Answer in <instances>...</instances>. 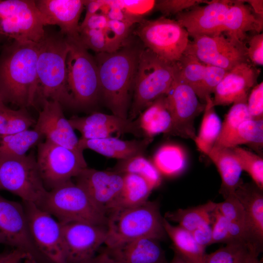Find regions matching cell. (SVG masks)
I'll use <instances>...</instances> for the list:
<instances>
[{
  "label": "cell",
  "mask_w": 263,
  "mask_h": 263,
  "mask_svg": "<svg viewBox=\"0 0 263 263\" xmlns=\"http://www.w3.org/2000/svg\"><path fill=\"white\" fill-rule=\"evenodd\" d=\"M152 139L143 138L140 139L123 140L110 136L97 139H79V143L83 151L88 149L103 156L120 160L143 154Z\"/></svg>",
  "instance_id": "26"
},
{
  "label": "cell",
  "mask_w": 263,
  "mask_h": 263,
  "mask_svg": "<svg viewBox=\"0 0 263 263\" xmlns=\"http://www.w3.org/2000/svg\"><path fill=\"white\" fill-rule=\"evenodd\" d=\"M69 121L73 129L81 133V139H101L112 136L114 133H131L146 138L137 119H125L113 114L95 112L85 116H74Z\"/></svg>",
  "instance_id": "18"
},
{
  "label": "cell",
  "mask_w": 263,
  "mask_h": 263,
  "mask_svg": "<svg viewBox=\"0 0 263 263\" xmlns=\"http://www.w3.org/2000/svg\"><path fill=\"white\" fill-rule=\"evenodd\" d=\"M216 208L228 222L240 225L247 230L244 210L235 193L216 203Z\"/></svg>",
  "instance_id": "43"
},
{
  "label": "cell",
  "mask_w": 263,
  "mask_h": 263,
  "mask_svg": "<svg viewBox=\"0 0 263 263\" xmlns=\"http://www.w3.org/2000/svg\"><path fill=\"white\" fill-rule=\"evenodd\" d=\"M108 19L104 14L98 12L86 19H83L79 29L104 30L108 24Z\"/></svg>",
  "instance_id": "53"
},
{
  "label": "cell",
  "mask_w": 263,
  "mask_h": 263,
  "mask_svg": "<svg viewBox=\"0 0 263 263\" xmlns=\"http://www.w3.org/2000/svg\"><path fill=\"white\" fill-rule=\"evenodd\" d=\"M176 76L190 86L200 98L206 64L185 52L176 63Z\"/></svg>",
  "instance_id": "37"
},
{
  "label": "cell",
  "mask_w": 263,
  "mask_h": 263,
  "mask_svg": "<svg viewBox=\"0 0 263 263\" xmlns=\"http://www.w3.org/2000/svg\"><path fill=\"white\" fill-rule=\"evenodd\" d=\"M138 24L135 34L145 48L166 62L176 63L190 42L187 31L176 20L163 16Z\"/></svg>",
  "instance_id": "9"
},
{
  "label": "cell",
  "mask_w": 263,
  "mask_h": 263,
  "mask_svg": "<svg viewBox=\"0 0 263 263\" xmlns=\"http://www.w3.org/2000/svg\"><path fill=\"white\" fill-rule=\"evenodd\" d=\"M104 5L103 0H84V5L86 9V14L84 19L95 14L100 11Z\"/></svg>",
  "instance_id": "55"
},
{
  "label": "cell",
  "mask_w": 263,
  "mask_h": 263,
  "mask_svg": "<svg viewBox=\"0 0 263 263\" xmlns=\"http://www.w3.org/2000/svg\"><path fill=\"white\" fill-rule=\"evenodd\" d=\"M216 167L221 178L220 193L225 199L235 193L242 184L243 170L230 148L214 146L207 155Z\"/></svg>",
  "instance_id": "27"
},
{
  "label": "cell",
  "mask_w": 263,
  "mask_h": 263,
  "mask_svg": "<svg viewBox=\"0 0 263 263\" xmlns=\"http://www.w3.org/2000/svg\"><path fill=\"white\" fill-rule=\"evenodd\" d=\"M169 263H188L179 255L174 252L173 257L171 261Z\"/></svg>",
  "instance_id": "58"
},
{
  "label": "cell",
  "mask_w": 263,
  "mask_h": 263,
  "mask_svg": "<svg viewBox=\"0 0 263 263\" xmlns=\"http://www.w3.org/2000/svg\"><path fill=\"white\" fill-rule=\"evenodd\" d=\"M137 120L146 138H153L161 133L169 134L172 122L166 95L159 97L148 106L139 115Z\"/></svg>",
  "instance_id": "28"
},
{
  "label": "cell",
  "mask_w": 263,
  "mask_h": 263,
  "mask_svg": "<svg viewBox=\"0 0 263 263\" xmlns=\"http://www.w3.org/2000/svg\"><path fill=\"white\" fill-rule=\"evenodd\" d=\"M176 63L166 62L145 48L140 51L130 119L134 120L159 97L166 95L176 76Z\"/></svg>",
  "instance_id": "5"
},
{
  "label": "cell",
  "mask_w": 263,
  "mask_h": 263,
  "mask_svg": "<svg viewBox=\"0 0 263 263\" xmlns=\"http://www.w3.org/2000/svg\"><path fill=\"white\" fill-rule=\"evenodd\" d=\"M166 97L172 122L169 134L194 140L196 136L194 120L204 111L205 104L199 101L194 90L176 75Z\"/></svg>",
  "instance_id": "14"
},
{
  "label": "cell",
  "mask_w": 263,
  "mask_h": 263,
  "mask_svg": "<svg viewBox=\"0 0 263 263\" xmlns=\"http://www.w3.org/2000/svg\"><path fill=\"white\" fill-rule=\"evenodd\" d=\"M105 244L112 249L141 238L159 241L167 237L158 203L147 201L139 206L109 212Z\"/></svg>",
  "instance_id": "4"
},
{
  "label": "cell",
  "mask_w": 263,
  "mask_h": 263,
  "mask_svg": "<svg viewBox=\"0 0 263 263\" xmlns=\"http://www.w3.org/2000/svg\"><path fill=\"white\" fill-rule=\"evenodd\" d=\"M8 191L22 202L38 206L48 190L31 152L19 157L0 158V190Z\"/></svg>",
  "instance_id": "8"
},
{
  "label": "cell",
  "mask_w": 263,
  "mask_h": 263,
  "mask_svg": "<svg viewBox=\"0 0 263 263\" xmlns=\"http://www.w3.org/2000/svg\"><path fill=\"white\" fill-rule=\"evenodd\" d=\"M258 256L256 255L253 256L249 263H263L262 262L258 259Z\"/></svg>",
  "instance_id": "60"
},
{
  "label": "cell",
  "mask_w": 263,
  "mask_h": 263,
  "mask_svg": "<svg viewBox=\"0 0 263 263\" xmlns=\"http://www.w3.org/2000/svg\"><path fill=\"white\" fill-rule=\"evenodd\" d=\"M119 5L128 12L138 16L154 8L155 0H117Z\"/></svg>",
  "instance_id": "51"
},
{
  "label": "cell",
  "mask_w": 263,
  "mask_h": 263,
  "mask_svg": "<svg viewBox=\"0 0 263 263\" xmlns=\"http://www.w3.org/2000/svg\"><path fill=\"white\" fill-rule=\"evenodd\" d=\"M45 26L35 0H0V37L13 41L39 42Z\"/></svg>",
  "instance_id": "10"
},
{
  "label": "cell",
  "mask_w": 263,
  "mask_h": 263,
  "mask_svg": "<svg viewBox=\"0 0 263 263\" xmlns=\"http://www.w3.org/2000/svg\"><path fill=\"white\" fill-rule=\"evenodd\" d=\"M247 107L252 119H263V82L256 84L251 90L247 100Z\"/></svg>",
  "instance_id": "49"
},
{
  "label": "cell",
  "mask_w": 263,
  "mask_h": 263,
  "mask_svg": "<svg viewBox=\"0 0 263 263\" xmlns=\"http://www.w3.org/2000/svg\"><path fill=\"white\" fill-rule=\"evenodd\" d=\"M5 105V103L3 101V100L0 94V108L4 106Z\"/></svg>",
  "instance_id": "61"
},
{
  "label": "cell",
  "mask_w": 263,
  "mask_h": 263,
  "mask_svg": "<svg viewBox=\"0 0 263 263\" xmlns=\"http://www.w3.org/2000/svg\"><path fill=\"white\" fill-rule=\"evenodd\" d=\"M75 183L108 216V212L122 188L123 174L114 170L86 168L76 177Z\"/></svg>",
  "instance_id": "20"
},
{
  "label": "cell",
  "mask_w": 263,
  "mask_h": 263,
  "mask_svg": "<svg viewBox=\"0 0 263 263\" xmlns=\"http://www.w3.org/2000/svg\"><path fill=\"white\" fill-rule=\"evenodd\" d=\"M247 55L248 60L253 64L263 65V34L257 33L249 40L247 47Z\"/></svg>",
  "instance_id": "50"
},
{
  "label": "cell",
  "mask_w": 263,
  "mask_h": 263,
  "mask_svg": "<svg viewBox=\"0 0 263 263\" xmlns=\"http://www.w3.org/2000/svg\"><path fill=\"white\" fill-rule=\"evenodd\" d=\"M254 255L258 256L247 244L233 242L207 254L205 263H249Z\"/></svg>",
  "instance_id": "38"
},
{
  "label": "cell",
  "mask_w": 263,
  "mask_h": 263,
  "mask_svg": "<svg viewBox=\"0 0 263 263\" xmlns=\"http://www.w3.org/2000/svg\"><path fill=\"white\" fill-rule=\"evenodd\" d=\"M0 244L14 247L34 257L40 253L30 234L22 203L0 195ZM41 254V253H40Z\"/></svg>",
  "instance_id": "16"
},
{
  "label": "cell",
  "mask_w": 263,
  "mask_h": 263,
  "mask_svg": "<svg viewBox=\"0 0 263 263\" xmlns=\"http://www.w3.org/2000/svg\"><path fill=\"white\" fill-rule=\"evenodd\" d=\"M36 160L47 190L71 180L88 167L84 156L46 140L38 144Z\"/></svg>",
  "instance_id": "11"
},
{
  "label": "cell",
  "mask_w": 263,
  "mask_h": 263,
  "mask_svg": "<svg viewBox=\"0 0 263 263\" xmlns=\"http://www.w3.org/2000/svg\"><path fill=\"white\" fill-rule=\"evenodd\" d=\"M37 63L35 104L46 100L56 101L72 106L67 83L66 58L69 46L60 32L46 33L39 42Z\"/></svg>",
  "instance_id": "3"
},
{
  "label": "cell",
  "mask_w": 263,
  "mask_h": 263,
  "mask_svg": "<svg viewBox=\"0 0 263 263\" xmlns=\"http://www.w3.org/2000/svg\"><path fill=\"white\" fill-rule=\"evenodd\" d=\"M163 225L167 237L172 241L174 252L188 263H205V249L195 241L190 232L171 225L165 218Z\"/></svg>",
  "instance_id": "30"
},
{
  "label": "cell",
  "mask_w": 263,
  "mask_h": 263,
  "mask_svg": "<svg viewBox=\"0 0 263 263\" xmlns=\"http://www.w3.org/2000/svg\"><path fill=\"white\" fill-rule=\"evenodd\" d=\"M67 263H86L105 244L106 226L74 222L62 224Z\"/></svg>",
  "instance_id": "15"
},
{
  "label": "cell",
  "mask_w": 263,
  "mask_h": 263,
  "mask_svg": "<svg viewBox=\"0 0 263 263\" xmlns=\"http://www.w3.org/2000/svg\"><path fill=\"white\" fill-rule=\"evenodd\" d=\"M123 176L122 188L108 213L112 211L134 207L143 204L148 201L154 189L147 180L140 176L130 173L123 174Z\"/></svg>",
  "instance_id": "29"
},
{
  "label": "cell",
  "mask_w": 263,
  "mask_h": 263,
  "mask_svg": "<svg viewBox=\"0 0 263 263\" xmlns=\"http://www.w3.org/2000/svg\"><path fill=\"white\" fill-rule=\"evenodd\" d=\"M216 206V203L209 201L196 207L168 212L164 218L168 221L177 223L180 227L191 232L206 221L212 218Z\"/></svg>",
  "instance_id": "33"
},
{
  "label": "cell",
  "mask_w": 263,
  "mask_h": 263,
  "mask_svg": "<svg viewBox=\"0 0 263 263\" xmlns=\"http://www.w3.org/2000/svg\"><path fill=\"white\" fill-rule=\"evenodd\" d=\"M244 144L256 148L263 147V119H250L241 124L230 148Z\"/></svg>",
  "instance_id": "41"
},
{
  "label": "cell",
  "mask_w": 263,
  "mask_h": 263,
  "mask_svg": "<svg viewBox=\"0 0 263 263\" xmlns=\"http://www.w3.org/2000/svg\"><path fill=\"white\" fill-rule=\"evenodd\" d=\"M230 243L228 221L215 208L213 213L211 245L216 243L226 244Z\"/></svg>",
  "instance_id": "48"
},
{
  "label": "cell",
  "mask_w": 263,
  "mask_h": 263,
  "mask_svg": "<svg viewBox=\"0 0 263 263\" xmlns=\"http://www.w3.org/2000/svg\"><path fill=\"white\" fill-rule=\"evenodd\" d=\"M104 30L78 29L80 40L87 50H92L97 53L106 52L107 43Z\"/></svg>",
  "instance_id": "46"
},
{
  "label": "cell",
  "mask_w": 263,
  "mask_h": 263,
  "mask_svg": "<svg viewBox=\"0 0 263 263\" xmlns=\"http://www.w3.org/2000/svg\"><path fill=\"white\" fill-rule=\"evenodd\" d=\"M208 1L200 0H162L156 1L154 8L161 12L164 17L181 13L195 5Z\"/></svg>",
  "instance_id": "47"
},
{
  "label": "cell",
  "mask_w": 263,
  "mask_h": 263,
  "mask_svg": "<svg viewBox=\"0 0 263 263\" xmlns=\"http://www.w3.org/2000/svg\"><path fill=\"white\" fill-rule=\"evenodd\" d=\"M34 129L46 140L70 149L81 156L80 149L75 130L63 112L62 105L56 101L46 100L42 103Z\"/></svg>",
  "instance_id": "19"
},
{
  "label": "cell",
  "mask_w": 263,
  "mask_h": 263,
  "mask_svg": "<svg viewBox=\"0 0 263 263\" xmlns=\"http://www.w3.org/2000/svg\"><path fill=\"white\" fill-rule=\"evenodd\" d=\"M36 122L25 108L15 110L5 105L0 108V137L29 129Z\"/></svg>",
  "instance_id": "39"
},
{
  "label": "cell",
  "mask_w": 263,
  "mask_h": 263,
  "mask_svg": "<svg viewBox=\"0 0 263 263\" xmlns=\"http://www.w3.org/2000/svg\"><path fill=\"white\" fill-rule=\"evenodd\" d=\"M23 263H39L33 256L28 255L27 256L23 261Z\"/></svg>",
  "instance_id": "59"
},
{
  "label": "cell",
  "mask_w": 263,
  "mask_h": 263,
  "mask_svg": "<svg viewBox=\"0 0 263 263\" xmlns=\"http://www.w3.org/2000/svg\"><path fill=\"white\" fill-rule=\"evenodd\" d=\"M260 72L249 62L240 63L228 71L213 93L214 105L247 103L249 91L256 85Z\"/></svg>",
  "instance_id": "21"
},
{
  "label": "cell",
  "mask_w": 263,
  "mask_h": 263,
  "mask_svg": "<svg viewBox=\"0 0 263 263\" xmlns=\"http://www.w3.org/2000/svg\"><path fill=\"white\" fill-rule=\"evenodd\" d=\"M193 39L185 52L194 56L206 65L229 71L240 63L249 62L246 45L235 43L223 33Z\"/></svg>",
  "instance_id": "13"
},
{
  "label": "cell",
  "mask_w": 263,
  "mask_h": 263,
  "mask_svg": "<svg viewBox=\"0 0 263 263\" xmlns=\"http://www.w3.org/2000/svg\"><path fill=\"white\" fill-rule=\"evenodd\" d=\"M106 249L116 263H169L159 241L151 238L139 239Z\"/></svg>",
  "instance_id": "25"
},
{
  "label": "cell",
  "mask_w": 263,
  "mask_h": 263,
  "mask_svg": "<svg viewBox=\"0 0 263 263\" xmlns=\"http://www.w3.org/2000/svg\"><path fill=\"white\" fill-rule=\"evenodd\" d=\"M113 170L122 174H134L144 178L155 188L160 186L162 176L152 162L143 154L135 155L126 159L120 160Z\"/></svg>",
  "instance_id": "35"
},
{
  "label": "cell",
  "mask_w": 263,
  "mask_h": 263,
  "mask_svg": "<svg viewBox=\"0 0 263 263\" xmlns=\"http://www.w3.org/2000/svg\"><path fill=\"white\" fill-rule=\"evenodd\" d=\"M250 6L254 13L258 16L263 18V0H248L245 1Z\"/></svg>",
  "instance_id": "57"
},
{
  "label": "cell",
  "mask_w": 263,
  "mask_h": 263,
  "mask_svg": "<svg viewBox=\"0 0 263 263\" xmlns=\"http://www.w3.org/2000/svg\"><path fill=\"white\" fill-rule=\"evenodd\" d=\"M243 171H246L254 184L263 189V159L258 154L239 146L230 148Z\"/></svg>",
  "instance_id": "40"
},
{
  "label": "cell",
  "mask_w": 263,
  "mask_h": 263,
  "mask_svg": "<svg viewBox=\"0 0 263 263\" xmlns=\"http://www.w3.org/2000/svg\"><path fill=\"white\" fill-rule=\"evenodd\" d=\"M35 2L44 26L56 25L65 37L79 38L78 23L84 0H38Z\"/></svg>",
  "instance_id": "22"
},
{
  "label": "cell",
  "mask_w": 263,
  "mask_h": 263,
  "mask_svg": "<svg viewBox=\"0 0 263 263\" xmlns=\"http://www.w3.org/2000/svg\"><path fill=\"white\" fill-rule=\"evenodd\" d=\"M140 50L124 48L113 52L97 53L100 95L113 114L128 118L131 95Z\"/></svg>",
  "instance_id": "2"
},
{
  "label": "cell",
  "mask_w": 263,
  "mask_h": 263,
  "mask_svg": "<svg viewBox=\"0 0 263 263\" xmlns=\"http://www.w3.org/2000/svg\"><path fill=\"white\" fill-rule=\"evenodd\" d=\"M103 0L104 5L100 12L105 15L109 20L123 21L132 25L139 23L143 20L142 17L132 15L122 8L117 0Z\"/></svg>",
  "instance_id": "44"
},
{
  "label": "cell",
  "mask_w": 263,
  "mask_h": 263,
  "mask_svg": "<svg viewBox=\"0 0 263 263\" xmlns=\"http://www.w3.org/2000/svg\"><path fill=\"white\" fill-rule=\"evenodd\" d=\"M39 42L13 41L0 56V94L4 103L35 105Z\"/></svg>",
  "instance_id": "1"
},
{
  "label": "cell",
  "mask_w": 263,
  "mask_h": 263,
  "mask_svg": "<svg viewBox=\"0 0 263 263\" xmlns=\"http://www.w3.org/2000/svg\"><path fill=\"white\" fill-rule=\"evenodd\" d=\"M205 101L202 120L194 141L198 150L207 155L219 137L222 122L215 111L211 95L207 96Z\"/></svg>",
  "instance_id": "31"
},
{
  "label": "cell",
  "mask_w": 263,
  "mask_h": 263,
  "mask_svg": "<svg viewBox=\"0 0 263 263\" xmlns=\"http://www.w3.org/2000/svg\"><path fill=\"white\" fill-rule=\"evenodd\" d=\"M263 19L257 16L244 0H232L223 21V33L232 41L245 44L248 32H261Z\"/></svg>",
  "instance_id": "24"
},
{
  "label": "cell",
  "mask_w": 263,
  "mask_h": 263,
  "mask_svg": "<svg viewBox=\"0 0 263 263\" xmlns=\"http://www.w3.org/2000/svg\"><path fill=\"white\" fill-rule=\"evenodd\" d=\"M232 0L208 1L177 14L176 20L192 38L223 33V25L227 10Z\"/></svg>",
  "instance_id": "17"
},
{
  "label": "cell",
  "mask_w": 263,
  "mask_h": 263,
  "mask_svg": "<svg viewBox=\"0 0 263 263\" xmlns=\"http://www.w3.org/2000/svg\"><path fill=\"white\" fill-rule=\"evenodd\" d=\"M86 263H116L107 250L102 251Z\"/></svg>",
  "instance_id": "56"
},
{
  "label": "cell",
  "mask_w": 263,
  "mask_h": 263,
  "mask_svg": "<svg viewBox=\"0 0 263 263\" xmlns=\"http://www.w3.org/2000/svg\"><path fill=\"white\" fill-rule=\"evenodd\" d=\"M38 206L62 224L81 222L107 225V215L72 180L48 190Z\"/></svg>",
  "instance_id": "6"
},
{
  "label": "cell",
  "mask_w": 263,
  "mask_h": 263,
  "mask_svg": "<svg viewBox=\"0 0 263 263\" xmlns=\"http://www.w3.org/2000/svg\"><path fill=\"white\" fill-rule=\"evenodd\" d=\"M235 194L241 203L251 245L259 254L263 243V195L255 184H241Z\"/></svg>",
  "instance_id": "23"
},
{
  "label": "cell",
  "mask_w": 263,
  "mask_h": 263,
  "mask_svg": "<svg viewBox=\"0 0 263 263\" xmlns=\"http://www.w3.org/2000/svg\"><path fill=\"white\" fill-rule=\"evenodd\" d=\"M42 137L35 129L0 136V158L23 156Z\"/></svg>",
  "instance_id": "34"
},
{
  "label": "cell",
  "mask_w": 263,
  "mask_h": 263,
  "mask_svg": "<svg viewBox=\"0 0 263 263\" xmlns=\"http://www.w3.org/2000/svg\"><path fill=\"white\" fill-rule=\"evenodd\" d=\"M212 221L213 217L190 232L195 241L205 249L211 245Z\"/></svg>",
  "instance_id": "52"
},
{
  "label": "cell",
  "mask_w": 263,
  "mask_h": 263,
  "mask_svg": "<svg viewBox=\"0 0 263 263\" xmlns=\"http://www.w3.org/2000/svg\"><path fill=\"white\" fill-rule=\"evenodd\" d=\"M250 119L246 103L233 104L222 123L221 132L214 146L230 148L239 126Z\"/></svg>",
  "instance_id": "36"
},
{
  "label": "cell",
  "mask_w": 263,
  "mask_h": 263,
  "mask_svg": "<svg viewBox=\"0 0 263 263\" xmlns=\"http://www.w3.org/2000/svg\"><path fill=\"white\" fill-rule=\"evenodd\" d=\"M227 71L220 67L206 65L201 87V99L205 101L207 96L214 93Z\"/></svg>",
  "instance_id": "45"
},
{
  "label": "cell",
  "mask_w": 263,
  "mask_h": 263,
  "mask_svg": "<svg viewBox=\"0 0 263 263\" xmlns=\"http://www.w3.org/2000/svg\"><path fill=\"white\" fill-rule=\"evenodd\" d=\"M69 46L66 58L67 83L73 107L88 108L100 96L97 65L80 38L65 37Z\"/></svg>",
  "instance_id": "7"
},
{
  "label": "cell",
  "mask_w": 263,
  "mask_h": 263,
  "mask_svg": "<svg viewBox=\"0 0 263 263\" xmlns=\"http://www.w3.org/2000/svg\"><path fill=\"white\" fill-rule=\"evenodd\" d=\"M132 25L123 21L109 20L105 29L107 52H115L121 47L128 37Z\"/></svg>",
  "instance_id": "42"
},
{
  "label": "cell",
  "mask_w": 263,
  "mask_h": 263,
  "mask_svg": "<svg viewBox=\"0 0 263 263\" xmlns=\"http://www.w3.org/2000/svg\"><path fill=\"white\" fill-rule=\"evenodd\" d=\"M0 38H1L0 37Z\"/></svg>",
  "instance_id": "62"
},
{
  "label": "cell",
  "mask_w": 263,
  "mask_h": 263,
  "mask_svg": "<svg viewBox=\"0 0 263 263\" xmlns=\"http://www.w3.org/2000/svg\"><path fill=\"white\" fill-rule=\"evenodd\" d=\"M27 255L23 251L14 249L9 252L0 254V263H21Z\"/></svg>",
  "instance_id": "54"
},
{
  "label": "cell",
  "mask_w": 263,
  "mask_h": 263,
  "mask_svg": "<svg viewBox=\"0 0 263 263\" xmlns=\"http://www.w3.org/2000/svg\"><path fill=\"white\" fill-rule=\"evenodd\" d=\"M29 228L39 252L52 263H67L62 224L37 205L22 202Z\"/></svg>",
  "instance_id": "12"
},
{
  "label": "cell",
  "mask_w": 263,
  "mask_h": 263,
  "mask_svg": "<svg viewBox=\"0 0 263 263\" xmlns=\"http://www.w3.org/2000/svg\"><path fill=\"white\" fill-rule=\"evenodd\" d=\"M152 163L161 176L175 177L186 169L187 154L184 149L178 145L166 144L156 151Z\"/></svg>",
  "instance_id": "32"
}]
</instances>
